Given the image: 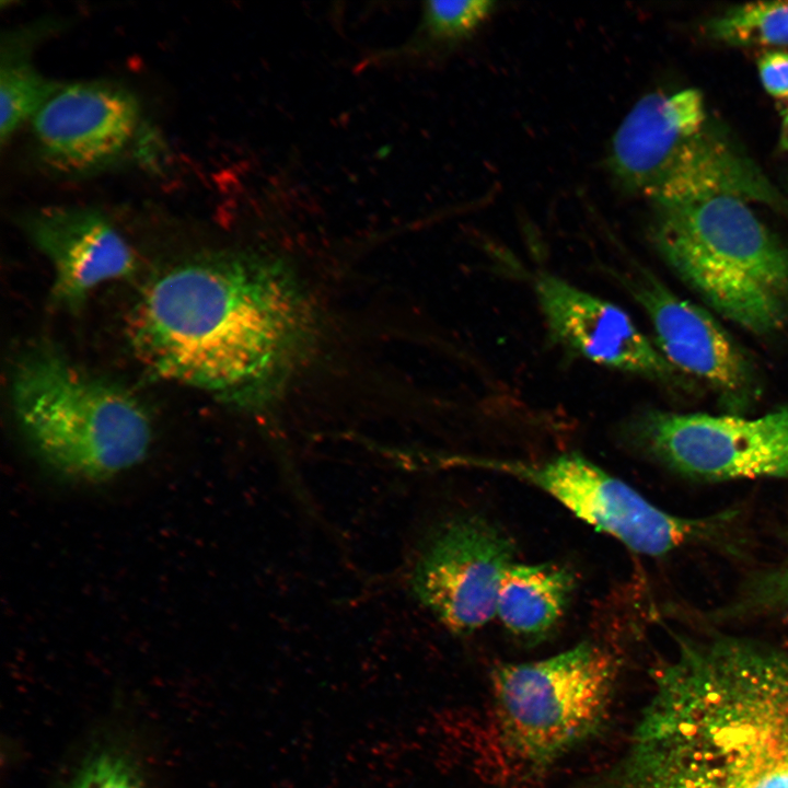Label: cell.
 Here are the masks:
<instances>
[{"mask_svg":"<svg viewBox=\"0 0 788 788\" xmlns=\"http://www.w3.org/2000/svg\"><path fill=\"white\" fill-rule=\"evenodd\" d=\"M514 544L487 519L459 515L420 544L409 573L413 595L449 630L468 635L496 616Z\"/></svg>","mask_w":788,"mask_h":788,"instance_id":"8","label":"cell"},{"mask_svg":"<svg viewBox=\"0 0 788 788\" xmlns=\"http://www.w3.org/2000/svg\"><path fill=\"white\" fill-rule=\"evenodd\" d=\"M495 2L488 0L428 1L424 22L439 40H456L473 33L491 14Z\"/></svg>","mask_w":788,"mask_h":788,"instance_id":"18","label":"cell"},{"mask_svg":"<svg viewBox=\"0 0 788 788\" xmlns=\"http://www.w3.org/2000/svg\"><path fill=\"white\" fill-rule=\"evenodd\" d=\"M723 614L788 617V558L777 567L753 578Z\"/></svg>","mask_w":788,"mask_h":788,"instance_id":"19","label":"cell"},{"mask_svg":"<svg viewBox=\"0 0 788 788\" xmlns=\"http://www.w3.org/2000/svg\"><path fill=\"white\" fill-rule=\"evenodd\" d=\"M708 120L704 96L697 89L645 95L613 137V174L625 189L645 196Z\"/></svg>","mask_w":788,"mask_h":788,"instance_id":"13","label":"cell"},{"mask_svg":"<svg viewBox=\"0 0 788 788\" xmlns=\"http://www.w3.org/2000/svg\"><path fill=\"white\" fill-rule=\"evenodd\" d=\"M656 209L658 252L709 309L760 336L788 325V246L746 201L717 196Z\"/></svg>","mask_w":788,"mask_h":788,"instance_id":"4","label":"cell"},{"mask_svg":"<svg viewBox=\"0 0 788 788\" xmlns=\"http://www.w3.org/2000/svg\"><path fill=\"white\" fill-rule=\"evenodd\" d=\"M626 431L634 447L685 476L788 478V407L757 417L650 410Z\"/></svg>","mask_w":788,"mask_h":788,"instance_id":"7","label":"cell"},{"mask_svg":"<svg viewBox=\"0 0 788 788\" xmlns=\"http://www.w3.org/2000/svg\"><path fill=\"white\" fill-rule=\"evenodd\" d=\"M779 147L781 150L788 151V108L783 115L779 135Z\"/></svg>","mask_w":788,"mask_h":788,"instance_id":"22","label":"cell"},{"mask_svg":"<svg viewBox=\"0 0 788 788\" xmlns=\"http://www.w3.org/2000/svg\"><path fill=\"white\" fill-rule=\"evenodd\" d=\"M317 315L297 273L255 252H212L160 273L140 292L126 334L154 375L263 409L313 347Z\"/></svg>","mask_w":788,"mask_h":788,"instance_id":"1","label":"cell"},{"mask_svg":"<svg viewBox=\"0 0 788 788\" xmlns=\"http://www.w3.org/2000/svg\"><path fill=\"white\" fill-rule=\"evenodd\" d=\"M623 753L579 788H788V651L677 638Z\"/></svg>","mask_w":788,"mask_h":788,"instance_id":"2","label":"cell"},{"mask_svg":"<svg viewBox=\"0 0 788 788\" xmlns=\"http://www.w3.org/2000/svg\"><path fill=\"white\" fill-rule=\"evenodd\" d=\"M534 289L549 333L579 357L660 382L684 376L614 303L551 274H541Z\"/></svg>","mask_w":788,"mask_h":788,"instance_id":"11","label":"cell"},{"mask_svg":"<svg viewBox=\"0 0 788 788\" xmlns=\"http://www.w3.org/2000/svg\"><path fill=\"white\" fill-rule=\"evenodd\" d=\"M705 33L732 46H788V1L734 5L708 20Z\"/></svg>","mask_w":788,"mask_h":788,"instance_id":"16","label":"cell"},{"mask_svg":"<svg viewBox=\"0 0 788 788\" xmlns=\"http://www.w3.org/2000/svg\"><path fill=\"white\" fill-rule=\"evenodd\" d=\"M717 196L764 202L788 212V200L733 140L708 120L645 197L661 206Z\"/></svg>","mask_w":788,"mask_h":788,"instance_id":"14","label":"cell"},{"mask_svg":"<svg viewBox=\"0 0 788 788\" xmlns=\"http://www.w3.org/2000/svg\"><path fill=\"white\" fill-rule=\"evenodd\" d=\"M615 658L584 640L557 654L500 663L490 674L499 740L530 774L552 767L607 721Z\"/></svg>","mask_w":788,"mask_h":788,"instance_id":"5","label":"cell"},{"mask_svg":"<svg viewBox=\"0 0 788 788\" xmlns=\"http://www.w3.org/2000/svg\"><path fill=\"white\" fill-rule=\"evenodd\" d=\"M628 288L646 312L656 346L683 375L705 382L730 412H742L760 395L752 360L711 313L674 293L647 270Z\"/></svg>","mask_w":788,"mask_h":788,"instance_id":"9","label":"cell"},{"mask_svg":"<svg viewBox=\"0 0 788 788\" xmlns=\"http://www.w3.org/2000/svg\"><path fill=\"white\" fill-rule=\"evenodd\" d=\"M757 70L765 91L775 99L788 101V51H765L757 60Z\"/></svg>","mask_w":788,"mask_h":788,"instance_id":"21","label":"cell"},{"mask_svg":"<svg viewBox=\"0 0 788 788\" xmlns=\"http://www.w3.org/2000/svg\"><path fill=\"white\" fill-rule=\"evenodd\" d=\"M33 244L53 268V300L79 309L101 285L125 278L136 268L129 243L100 211L48 206L23 219Z\"/></svg>","mask_w":788,"mask_h":788,"instance_id":"12","label":"cell"},{"mask_svg":"<svg viewBox=\"0 0 788 788\" xmlns=\"http://www.w3.org/2000/svg\"><path fill=\"white\" fill-rule=\"evenodd\" d=\"M573 589L575 576L566 566L513 563L500 584L496 616L513 636L538 641L560 622Z\"/></svg>","mask_w":788,"mask_h":788,"instance_id":"15","label":"cell"},{"mask_svg":"<svg viewBox=\"0 0 788 788\" xmlns=\"http://www.w3.org/2000/svg\"><path fill=\"white\" fill-rule=\"evenodd\" d=\"M10 397L28 444L63 478L105 482L149 453L152 426L139 401L49 345L35 346L18 359Z\"/></svg>","mask_w":788,"mask_h":788,"instance_id":"3","label":"cell"},{"mask_svg":"<svg viewBox=\"0 0 788 788\" xmlns=\"http://www.w3.org/2000/svg\"><path fill=\"white\" fill-rule=\"evenodd\" d=\"M59 83L46 79L28 61L8 56L0 69V138L4 142L33 118Z\"/></svg>","mask_w":788,"mask_h":788,"instance_id":"17","label":"cell"},{"mask_svg":"<svg viewBox=\"0 0 788 788\" xmlns=\"http://www.w3.org/2000/svg\"><path fill=\"white\" fill-rule=\"evenodd\" d=\"M70 788H142L131 762L121 754L102 752L81 769Z\"/></svg>","mask_w":788,"mask_h":788,"instance_id":"20","label":"cell"},{"mask_svg":"<svg viewBox=\"0 0 788 788\" xmlns=\"http://www.w3.org/2000/svg\"><path fill=\"white\" fill-rule=\"evenodd\" d=\"M460 464L507 473L532 484L587 524L646 556H662L710 540L730 518L728 513L705 518L671 514L578 453L541 463L466 460Z\"/></svg>","mask_w":788,"mask_h":788,"instance_id":"6","label":"cell"},{"mask_svg":"<svg viewBox=\"0 0 788 788\" xmlns=\"http://www.w3.org/2000/svg\"><path fill=\"white\" fill-rule=\"evenodd\" d=\"M139 124L137 97L106 81L60 84L32 118L44 158L70 172L113 162L131 143Z\"/></svg>","mask_w":788,"mask_h":788,"instance_id":"10","label":"cell"}]
</instances>
